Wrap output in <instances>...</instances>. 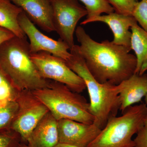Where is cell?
Masks as SVG:
<instances>
[{
	"instance_id": "6da1fadb",
	"label": "cell",
	"mask_w": 147,
	"mask_h": 147,
	"mask_svg": "<svg viewBox=\"0 0 147 147\" xmlns=\"http://www.w3.org/2000/svg\"><path fill=\"white\" fill-rule=\"evenodd\" d=\"M75 32L79 53L98 82L118 85L135 74L137 58L129 53L131 49L108 40L96 42L81 26Z\"/></svg>"
},
{
	"instance_id": "7a4b0ae2",
	"label": "cell",
	"mask_w": 147,
	"mask_h": 147,
	"mask_svg": "<svg viewBox=\"0 0 147 147\" xmlns=\"http://www.w3.org/2000/svg\"><path fill=\"white\" fill-rule=\"evenodd\" d=\"M26 37L13 36L0 46V67L18 91H33L47 86L31 58Z\"/></svg>"
},
{
	"instance_id": "3957f363",
	"label": "cell",
	"mask_w": 147,
	"mask_h": 147,
	"mask_svg": "<svg viewBox=\"0 0 147 147\" xmlns=\"http://www.w3.org/2000/svg\"><path fill=\"white\" fill-rule=\"evenodd\" d=\"M69 50L71 56L65 63L85 82L89 95L90 111L94 118L93 123L102 129L110 118L117 116L119 110L121 84L98 82L87 68L79 53V45H74Z\"/></svg>"
},
{
	"instance_id": "277c9868",
	"label": "cell",
	"mask_w": 147,
	"mask_h": 147,
	"mask_svg": "<svg viewBox=\"0 0 147 147\" xmlns=\"http://www.w3.org/2000/svg\"><path fill=\"white\" fill-rule=\"evenodd\" d=\"M32 92L57 120L68 119L93 123L94 118L90 111L89 102L64 84L50 80L46 88Z\"/></svg>"
},
{
	"instance_id": "5b68a950",
	"label": "cell",
	"mask_w": 147,
	"mask_h": 147,
	"mask_svg": "<svg viewBox=\"0 0 147 147\" xmlns=\"http://www.w3.org/2000/svg\"><path fill=\"white\" fill-rule=\"evenodd\" d=\"M147 115L146 103L132 105L119 117L110 118L86 147H134L132 137L144 126Z\"/></svg>"
},
{
	"instance_id": "8992f818",
	"label": "cell",
	"mask_w": 147,
	"mask_h": 147,
	"mask_svg": "<svg viewBox=\"0 0 147 147\" xmlns=\"http://www.w3.org/2000/svg\"><path fill=\"white\" fill-rule=\"evenodd\" d=\"M31 58L44 79L64 84L78 93L86 89L83 79L74 72L63 59L43 51L31 54Z\"/></svg>"
},
{
	"instance_id": "52a82bcc",
	"label": "cell",
	"mask_w": 147,
	"mask_h": 147,
	"mask_svg": "<svg viewBox=\"0 0 147 147\" xmlns=\"http://www.w3.org/2000/svg\"><path fill=\"white\" fill-rule=\"evenodd\" d=\"M16 101L18 111L11 129L20 134L22 143L27 144L32 131L49 111L31 91L18 92Z\"/></svg>"
},
{
	"instance_id": "ba28073f",
	"label": "cell",
	"mask_w": 147,
	"mask_h": 147,
	"mask_svg": "<svg viewBox=\"0 0 147 147\" xmlns=\"http://www.w3.org/2000/svg\"><path fill=\"white\" fill-rule=\"evenodd\" d=\"M53 11L55 31L71 49L74 46V35L79 20L88 14L78 0H50Z\"/></svg>"
},
{
	"instance_id": "9c48e42d",
	"label": "cell",
	"mask_w": 147,
	"mask_h": 147,
	"mask_svg": "<svg viewBox=\"0 0 147 147\" xmlns=\"http://www.w3.org/2000/svg\"><path fill=\"white\" fill-rule=\"evenodd\" d=\"M19 26L28 37L31 54L40 52H47L65 61L71 56L68 45L59 38L56 40L45 35L38 30L34 24L22 11L18 17Z\"/></svg>"
},
{
	"instance_id": "30bf717a",
	"label": "cell",
	"mask_w": 147,
	"mask_h": 147,
	"mask_svg": "<svg viewBox=\"0 0 147 147\" xmlns=\"http://www.w3.org/2000/svg\"><path fill=\"white\" fill-rule=\"evenodd\" d=\"M59 142L78 147H86L101 131L94 124L62 119L58 121Z\"/></svg>"
},
{
	"instance_id": "8fae6325",
	"label": "cell",
	"mask_w": 147,
	"mask_h": 147,
	"mask_svg": "<svg viewBox=\"0 0 147 147\" xmlns=\"http://www.w3.org/2000/svg\"><path fill=\"white\" fill-rule=\"evenodd\" d=\"M97 21L105 23L110 27L114 35V39L112 41L113 43L122 45L131 50V32L129 31V29L137 24L133 16L113 12L89 20L85 19L81 23V25H86Z\"/></svg>"
},
{
	"instance_id": "7c38bea8",
	"label": "cell",
	"mask_w": 147,
	"mask_h": 147,
	"mask_svg": "<svg viewBox=\"0 0 147 147\" xmlns=\"http://www.w3.org/2000/svg\"><path fill=\"white\" fill-rule=\"evenodd\" d=\"M26 13L30 20L47 32L55 31L50 0H10Z\"/></svg>"
},
{
	"instance_id": "4fadbf2b",
	"label": "cell",
	"mask_w": 147,
	"mask_h": 147,
	"mask_svg": "<svg viewBox=\"0 0 147 147\" xmlns=\"http://www.w3.org/2000/svg\"><path fill=\"white\" fill-rule=\"evenodd\" d=\"M59 142L58 120L49 112L32 131L27 144L30 147H54Z\"/></svg>"
},
{
	"instance_id": "5bb4252c",
	"label": "cell",
	"mask_w": 147,
	"mask_h": 147,
	"mask_svg": "<svg viewBox=\"0 0 147 147\" xmlns=\"http://www.w3.org/2000/svg\"><path fill=\"white\" fill-rule=\"evenodd\" d=\"M119 94L122 113L129 107L142 101L147 93V74L142 75L134 74L121 83Z\"/></svg>"
},
{
	"instance_id": "9a60e30c",
	"label": "cell",
	"mask_w": 147,
	"mask_h": 147,
	"mask_svg": "<svg viewBox=\"0 0 147 147\" xmlns=\"http://www.w3.org/2000/svg\"><path fill=\"white\" fill-rule=\"evenodd\" d=\"M131 29V50H134L137 61L135 74L142 75L147 70V32L137 24Z\"/></svg>"
},
{
	"instance_id": "2e32d148",
	"label": "cell",
	"mask_w": 147,
	"mask_h": 147,
	"mask_svg": "<svg viewBox=\"0 0 147 147\" xmlns=\"http://www.w3.org/2000/svg\"><path fill=\"white\" fill-rule=\"evenodd\" d=\"M22 11L10 0H0V27L8 29L19 37L26 36L18 22V16Z\"/></svg>"
},
{
	"instance_id": "e0dca14e",
	"label": "cell",
	"mask_w": 147,
	"mask_h": 147,
	"mask_svg": "<svg viewBox=\"0 0 147 147\" xmlns=\"http://www.w3.org/2000/svg\"><path fill=\"white\" fill-rule=\"evenodd\" d=\"M18 92L0 67V108L16 100Z\"/></svg>"
},
{
	"instance_id": "ac0fdd59",
	"label": "cell",
	"mask_w": 147,
	"mask_h": 147,
	"mask_svg": "<svg viewBox=\"0 0 147 147\" xmlns=\"http://www.w3.org/2000/svg\"><path fill=\"white\" fill-rule=\"evenodd\" d=\"M84 4L88 12L86 20L101 15L102 13L114 12V8L107 0H79Z\"/></svg>"
},
{
	"instance_id": "d6986e66",
	"label": "cell",
	"mask_w": 147,
	"mask_h": 147,
	"mask_svg": "<svg viewBox=\"0 0 147 147\" xmlns=\"http://www.w3.org/2000/svg\"><path fill=\"white\" fill-rule=\"evenodd\" d=\"M18 109L16 100L9 102L0 108V131L10 129Z\"/></svg>"
},
{
	"instance_id": "ffe728a7",
	"label": "cell",
	"mask_w": 147,
	"mask_h": 147,
	"mask_svg": "<svg viewBox=\"0 0 147 147\" xmlns=\"http://www.w3.org/2000/svg\"><path fill=\"white\" fill-rule=\"evenodd\" d=\"M22 143L20 134L13 129L0 131V147H20Z\"/></svg>"
},
{
	"instance_id": "44dd1931",
	"label": "cell",
	"mask_w": 147,
	"mask_h": 147,
	"mask_svg": "<svg viewBox=\"0 0 147 147\" xmlns=\"http://www.w3.org/2000/svg\"><path fill=\"white\" fill-rule=\"evenodd\" d=\"M116 13L132 16L138 0H107Z\"/></svg>"
},
{
	"instance_id": "7402d4cb",
	"label": "cell",
	"mask_w": 147,
	"mask_h": 147,
	"mask_svg": "<svg viewBox=\"0 0 147 147\" xmlns=\"http://www.w3.org/2000/svg\"><path fill=\"white\" fill-rule=\"evenodd\" d=\"M132 16L147 32V0L138 2L134 8Z\"/></svg>"
},
{
	"instance_id": "603a6c76",
	"label": "cell",
	"mask_w": 147,
	"mask_h": 147,
	"mask_svg": "<svg viewBox=\"0 0 147 147\" xmlns=\"http://www.w3.org/2000/svg\"><path fill=\"white\" fill-rule=\"evenodd\" d=\"M134 147H147V129L143 127L134 139Z\"/></svg>"
},
{
	"instance_id": "cb8c5ba5",
	"label": "cell",
	"mask_w": 147,
	"mask_h": 147,
	"mask_svg": "<svg viewBox=\"0 0 147 147\" xmlns=\"http://www.w3.org/2000/svg\"><path fill=\"white\" fill-rule=\"evenodd\" d=\"M15 36L13 32L8 29L0 27V46L4 42Z\"/></svg>"
},
{
	"instance_id": "d4e9b609",
	"label": "cell",
	"mask_w": 147,
	"mask_h": 147,
	"mask_svg": "<svg viewBox=\"0 0 147 147\" xmlns=\"http://www.w3.org/2000/svg\"><path fill=\"white\" fill-rule=\"evenodd\" d=\"M54 147H78L75 146H73L69 144H65V143H60L59 142L56 146Z\"/></svg>"
},
{
	"instance_id": "484cf974",
	"label": "cell",
	"mask_w": 147,
	"mask_h": 147,
	"mask_svg": "<svg viewBox=\"0 0 147 147\" xmlns=\"http://www.w3.org/2000/svg\"><path fill=\"white\" fill-rule=\"evenodd\" d=\"M144 126L147 129V115L145 117L144 121Z\"/></svg>"
},
{
	"instance_id": "4316f807",
	"label": "cell",
	"mask_w": 147,
	"mask_h": 147,
	"mask_svg": "<svg viewBox=\"0 0 147 147\" xmlns=\"http://www.w3.org/2000/svg\"><path fill=\"white\" fill-rule=\"evenodd\" d=\"M20 147H29L28 146V145L27 144H24V143H22L21 144V146H20Z\"/></svg>"
},
{
	"instance_id": "83f0119b",
	"label": "cell",
	"mask_w": 147,
	"mask_h": 147,
	"mask_svg": "<svg viewBox=\"0 0 147 147\" xmlns=\"http://www.w3.org/2000/svg\"><path fill=\"white\" fill-rule=\"evenodd\" d=\"M145 100L146 104L147 105V93L146 94V96H145Z\"/></svg>"
}]
</instances>
